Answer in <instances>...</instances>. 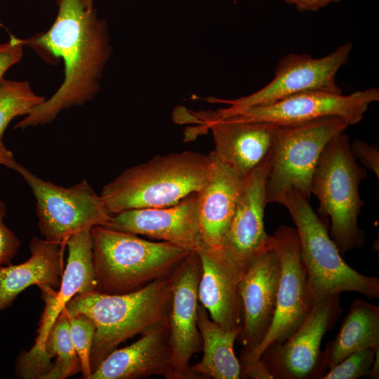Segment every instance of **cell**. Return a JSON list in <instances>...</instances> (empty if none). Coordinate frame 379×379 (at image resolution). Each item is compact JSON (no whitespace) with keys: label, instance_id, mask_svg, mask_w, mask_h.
<instances>
[{"label":"cell","instance_id":"83f0119b","mask_svg":"<svg viewBox=\"0 0 379 379\" xmlns=\"http://www.w3.org/2000/svg\"><path fill=\"white\" fill-rule=\"evenodd\" d=\"M378 349L367 348L348 355L329 368L321 379H357L368 376Z\"/></svg>","mask_w":379,"mask_h":379},{"label":"cell","instance_id":"30bf717a","mask_svg":"<svg viewBox=\"0 0 379 379\" xmlns=\"http://www.w3.org/2000/svg\"><path fill=\"white\" fill-rule=\"evenodd\" d=\"M270 247L277 253L281 264L274 317L262 342L253 351L241 354L239 362L260 359L269 345L286 340L301 325L314 305L310 296L296 229L280 226L271 236Z\"/></svg>","mask_w":379,"mask_h":379},{"label":"cell","instance_id":"9a60e30c","mask_svg":"<svg viewBox=\"0 0 379 379\" xmlns=\"http://www.w3.org/2000/svg\"><path fill=\"white\" fill-rule=\"evenodd\" d=\"M272 163V150L244 177L234 213L221 247L241 263L248 264L268 248L271 236L264 224L266 182Z\"/></svg>","mask_w":379,"mask_h":379},{"label":"cell","instance_id":"4dcf8cb0","mask_svg":"<svg viewBox=\"0 0 379 379\" xmlns=\"http://www.w3.org/2000/svg\"><path fill=\"white\" fill-rule=\"evenodd\" d=\"M24 46L22 39L13 35L8 41L0 44V81L9 68L21 60Z\"/></svg>","mask_w":379,"mask_h":379},{"label":"cell","instance_id":"ac0fdd59","mask_svg":"<svg viewBox=\"0 0 379 379\" xmlns=\"http://www.w3.org/2000/svg\"><path fill=\"white\" fill-rule=\"evenodd\" d=\"M197 122L212 131L217 157L243 176L267 156L277 124L265 121L212 118L194 113Z\"/></svg>","mask_w":379,"mask_h":379},{"label":"cell","instance_id":"e575fe53","mask_svg":"<svg viewBox=\"0 0 379 379\" xmlns=\"http://www.w3.org/2000/svg\"><path fill=\"white\" fill-rule=\"evenodd\" d=\"M372 379L379 378V349L375 351V357L368 375Z\"/></svg>","mask_w":379,"mask_h":379},{"label":"cell","instance_id":"7c38bea8","mask_svg":"<svg viewBox=\"0 0 379 379\" xmlns=\"http://www.w3.org/2000/svg\"><path fill=\"white\" fill-rule=\"evenodd\" d=\"M352 44L347 42L335 51L319 58L307 53H289L277 66L274 79L259 91L234 100L209 98L210 102L229 105L240 109L272 103L289 95L309 91H324L342 93L335 77L340 68L346 65Z\"/></svg>","mask_w":379,"mask_h":379},{"label":"cell","instance_id":"ffe728a7","mask_svg":"<svg viewBox=\"0 0 379 379\" xmlns=\"http://www.w3.org/2000/svg\"><path fill=\"white\" fill-rule=\"evenodd\" d=\"M212 167L209 177L197 192L203 244L221 247L232 220L244 176L210 153Z\"/></svg>","mask_w":379,"mask_h":379},{"label":"cell","instance_id":"52a82bcc","mask_svg":"<svg viewBox=\"0 0 379 379\" xmlns=\"http://www.w3.org/2000/svg\"><path fill=\"white\" fill-rule=\"evenodd\" d=\"M350 126L340 116H327L292 124L277 125L271 146L272 163L266 182L267 204L282 205L292 189L308 199L313 172L326 143Z\"/></svg>","mask_w":379,"mask_h":379},{"label":"cell","instance_id":"1f68e13d","mask_svg":"<svg viewBox=\"0 0 379 379\" xmlns=\"http://www.w3.org/2000/svg\"><path fill=\"white\" fill-rule=\"evenodd\" d=\"M240 378L273 379L265 364L260 359L254 361L239 362Z\"/></svg>","mask_w":379,"mask_h":379},{"label":"cell","instance_id":"5b68a950","mask_svg":"<svg viewBox=\"0 0 379 379\" xmlns=\"http://www.w3.org/2000/svg\"><path fill=\"white\" fill-rule=\"evenodd\" d=\"M366 176L344 132L326 143L312 174L311 193L318 199V212L329 218L330 236L343 255L364 245V232L358 225L364 205L359 187Z\"/></svg>","mask_w":379,"mask_h":379},{"label":"cell","instance_id":"cb8c5ba5","mask_svg":"<svg viewBox=\"0 0 379 379\" xmlns=\"http://www.w3.org/2000/svg\"><path fill=\"white\" fill-rule=\"evenodd\" d=\"M367 348H379V307L356 299L338 333L323 351L324 364L329 369L348 355Z\"/></svg>","mask_w":379,"mask_h":379},{"label":"cell","instance_id":"4fadbf2b","mask_svg":"<svg viewBox=\"0 0 379 379\" xmlns=\"http://www.w3.org/2000/svg\"><path fill=\"white\" fill-rule=\"evenodd\" d=\"M201 274V263L197 251H190L171 273L172 295L167 330L175 379H194L190 361L201 350L197 327Z\"/></svg>","mask_w":379,"mask_h":379},{"label":"cell","instance_id":"603a6c76","mask_svg":"<svg viewBox=\"0 0 379 379\" xmlns=\"http://www.w3.org/2000/svg\"><path fill=\"white\" fill-rule=\"evenodd\" d=\"M197 327L201 339L203 357L190 366L194 379H239L240 364L234 352L239 333L225 329L209 318L201 305L197 307Z\"/></svg>","mask_w":379,"mask_h":379},{"label":"cell","instance_id":"f1b7e54d","mask_svg":"<svg viewBox=\"0 0 379 379\" xmlns=\"http://www.w3.org/2000/svg\"><path fill=\"white\" fill-rule=\"evenodd\" d=\"M6 207L0 201V267L11 264L20 246V241L15 234L4 224Z\"/></svg>","mask_w":379,"mask_h":379},{"label":"cell","instance_id":"5bb4252c","mask_svg":"<svg viewBox=\"0 0 379 379\" xmlns=\"http://www.w3.org/2000/svg\"><path fill=\"white\" fill-rule=\"evenodd\" d=\"M197 252L201 263L199 301L212 320L239 333V338L243 327L240 285L248 265L233 258L222 247L203 244Z\"/></svg>","mask_w":379,"mask_h":379},{"label":"cell","instance_id":"277c9868","mask_svg":"<svg viewBox=\"0 0 379 379\" xmlns=\"http://www.w3.org/2000/svg\"><path fill=\"white\" fill-rule=\"evenodd\" d=\"M95 291L124 294L169 275L190 252L165 241L97 225L91 228Z\"/></svg>","mask_w":379,"mask_h":379},{"label":"cell","instance_id":"7a4b0ae2","mask_svg":"<svg viewBox=\"0 0 379 379\" xmlns=\"http://www.w3.org/2000/svg\"><path fill=\"white\" fill-rule=\"evenodd\" d=\"M171 295L170 274L128 293L93 291L73 297L63 309L66 314H83L95 324L90 356L92 373L121 343L152 328L166 325Z\"/></svg>","mask_w":379,"mask_h":379},{"label":"cell","instance_id":"8992f818","mask_svg":"<svg viewBox=\"0 0 379 379\" xmlns=\"http://www.w3.org/2000/svg\"><path fill=\"white\" fill-rule=\"evenodd\" d=\"M308 200L300 192L292 189L285 194L282 206L288 209L296 227L313 303L346 291L378 298V278L362 274L344 261L327 227Z\"/></svg>","mask_w":379,"mask_h":379},{"label":"cell","instance_id":"2e32d148","mask_svg":"<svg viewBox=\"0 0 379 379\" xmlns=\"http://www.w3.org/2000/svg\"><path fill=\"white\" fill-rule=\"evenodd\" d=\"M106 227L161 240L190 251H197L203 245L197 192L171 206L116 213Z\"/></svg>","mask_w":379,"mask_h":379},{"label":"cell","instance_id":"3957f363","mask_svg":"<svg viewBox=\"0 0 379 379\" xmlns=\"http://www.w3.org/2000/svg\"><path fill=\"white\" fill-rule=\"evenodd\" d=\"M212 167L210 154L183 151L154 157L121 172L102 189L110 215L135 208L175 204L200 190Z\"/></svg>","mask_w":379,"mask_h":379},{"label":"cell","instance_id":"6da1fadb","mask_svg":"<svg viewBox=\"0 0 379 379\" xmlns=\"http://www.w3.org/2000/svg\"><path fill=\"white\" fill-rule=\"evenodd\" d=\"M55 1L58 13L49 29L22 41L50 65L62 60L64 80L51 98L15 124V129L50 124L62 111L92 100L112 53L107 23L94 6L86 8L81 0Z\"/></svg>","mask_w":379,"mask_h":379},{"label":"cell","instance_id":"836d02e7","mask_svg":"<svg viewBox=\"0 0 379 379\" xmlns=\"http://www.w3.org/2000/svg\"><path fill=\"white\" fill-rule=\"evenodd\" d=\"M19 163L13 158V153L8 150L3 142L0 140V164H3L9 168L15 170Z\"/></svg>","mask_w":379,"mask_h":379},{"label":"cell","instance_id":"d6a6232c","mask_svg":"<svg viewBox=\"0 0 379 379\" xmlns=\"http://www.w3.org/2000/svg\"><path fill=\"white\" fill-rule=\"evenodd\" d=\"M288 4H294L300 11H317L332 2L341 0H285Z\"/></svg>","mask_w":379,"mask_h":379},{"label":"cell","instance_id":"f546056e","mask_svg":"<svg viewBox=\"0 0 379 379\" xmlns=\"http://www.w3.org/2000/svg\"><path fill=\"white\" fill-rule=\"evenodd\" d=\"M351 146V151L356 160H359L364 166L374 173L379 178V149L376 145H370L359 139H354Z\"/></svg>","mask_w":379,"mask_h":379},{"label":"cell","instance_id":"d4e9b609","mask_svg":"<svg viewBox=\"0 0 379 379\" xmlns=\"http://www.w3.org/2000/svg\"><path fill=\"white\" fill-rule=\"evenodd\" d=\"M45 100L35 93L29 82L3 78L0 81V140L15 117L27 116Z\"/></svg>","mask_w":379,"mask_h":379},{"label":"cell","instance_id":"4316f807","mask_svg":"<svg viewBox=\"0 0 379 379\" xmlns=\"http://www.w3.org/2000/svg\"><path fill=\"white\" fill-rule=\"evenodd\" d=\"M67 317L71 340L80 361V371L84 378L90 379L92 374L90 356L95 324L91 318L83 314Z\"/></svg>","mask_w":379,"mask_h":379},{"label":"cell","instance_id":"e0dca14e","mask_svg":"<svg viewBox=\"0 0 379 379\" xmlns=\"http://www.w3.org/2000/svg\"><path fill=\"white\" fill-rule=\"evenodd\" d=\"M281 274L276 251L270 247L249 263L242 277L240 294L243 327L238 339L247 354L262 342L272 324Z\"/></svg>","mask_w":379,"mask_h":379},{"label":"cell","instance_id":"d590c367","mask_svg":"<svg viewBox=\"0 0 379 379\" xmlns=\"http://www.w3.org/2000/svg\"><path fill=\"white\" fill-rule=\"evenodd\" d=\"M86 8H91L93 6L95 0H81Z\"/></svg>","mask_w":379,"mask_h":379},{"label":"cell","instance_id":"8fae6325","mask_svg":"<svg viewBox=\"0 0 379 379\" xmlns=\"http://www.w3.org/2000/svg\"><path fill=\"white\" fill-rule=\"evenodd\" d=\"M343 312L340 294L314 303L297 330L284 343L269 345L260 359L273 379H321L326 373L321 344Z\"/></svg>","mask_w":379,"mask_h":379},{"label":"cell","instance_id":"d6986e66","mask_svg":"<svg viewBox=\"0 0 379 379\" xmlns=\"http://www.w3.org/2000/svg\"><path fill=\"white\" fill-rule=\"evenodd\" d=\"M175 379L167 324L152 328L130 345L110 352L90 379Z\"/></svg>","mask_w":379,"mask_h":379},{"label":"cell","instance_id":"44dd1931","mask_svg":"<svg viewBox=\"0 0 379 379\" xmlns=\"http://www.w3.org/2000/svg\"><path fill=\"white\" fill-rule=\"evenodd\" d=\"M66 244L68 257L59 288L42 293L45 307L34 344L36 347H43L51 327L73 297L95 289L91 230L71 235Z\"/></svg>","mask_w":379,"mask_h":379},{"label":"cell","instance_id":"ba28073f","mask_svg":"<svg viewBox=\"0 0 379 379\" xmlns=\"http://www.w3.org/2000/svg\"><path fill=\"white\" fill-rule=\"evenodd\" d=\"M15 171L34 196L38 226L44 239L66 244L71 235L106 226L110 221L112 215L87 180L65 187L38 177L20 164Z\"/></svg>","mask_w":379,"mask_h":379},{"label":"cell","instance_id":"7402d4cb","mask_svg":"<svg viewBox=\"0 0 379 379\" xmlns=\"http://www.w3.org/2000/svg\"><path fill=\"white\" fill-rule=\"evenodd\" d=\"M66 244L33 237L30 257L18 265L0 267V311L11 305L29 286L36 285L42 291L59 288L64 271Z\"/></svg>","mask_w":379,"mask_h":379},{"label":"cell","instance_id":"9c48e42d","mask_svg":"<svg viewBox=\"0 0 379 379\" xmlns=\"http://www.w3.org/2000/svg\"><path fill=\"white\" fill-rule=\"evenodd\" d=\"M379 100L376 87L343 95L324 91L295 93L268 105L240 109L230 107L206 111L212 118L237 121H265L277 125L305 122L327 116H340L350 125L359 123L368 106Z\"/></svg>","mask_w":379,"mask_h":379},{"label":"cell","instance_id":"484cf974","mask_svg":"<svg viewBox=\"0 0 379 379\" xmlns=\"http://www.w3.org/2000/svg\"><path fill=\"white\" fill-rule=\"evenodd\" d=\"M46 338L53 345L56 357L53 367L45 379H65L80 371L79 359L71 340L68 317L64 310L55 320Z\"/></svg>","mask_w":379,"mask_h":379}]
</instances>
